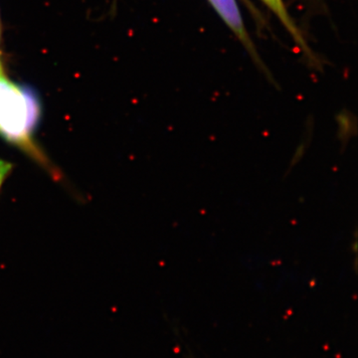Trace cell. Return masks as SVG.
<instances>
[{"mask_svg": "<svg viewBox=\"0 0 358 358\" xmlns=\"http://www.w3.org/2000/svg\"><path fill=\"white\" fill-rule=\"evenodd\" d=\"M262 1L268 7V9H271L273 13L279 18L282 24L288 29L289 34L294 37V40H296L299 44H301V46L305 47V49H307L305 41H303L300 31L296 29L293 20H292L284 1H282V0H262Z\"/></svg>", "mask_w": 358, "mask_h": 358, "instance_id": "cell-3", "label": "cell"}, {"mask_svg": "<svg viewBox=\"0 0 358 358\" xmlns=\"http://www.w3.org/2000/svg\"><path fill=\"white\" fill-rule=\"evenodd\" d=\"M11 169H13V166L10 162L0 157V187L3 185L8 174L10 173Z\"/></svg>", "mask_w": 358, "mask_h": 358, "instance_id": "cell-4", "label": "cell"}, {"mask_svg": "<svg viewBox=\"0 0 358 358\" xmlns=\"http://www.w3.org/2000/svg\"><path fill=\"white\" fill-rule=\"evenodd\" d=\"M0 76H2V67H1V62H0Z\"/></svg>", "mask_w": 358, "mask_h": 358, "instance_id": "cell-5", "label": "cell"}, {"mask_svg": "<svg viewBox=\"0 0 358 358\" xmlns=\"http://www.w3.org/2000/svg\"><path fill=\"white\" fill-rule=\"evenodd\" d=\"M41 105L31 89L0 76V136L32 155H39L34 136Z\"/></svg>", "mask_w": 358, "mask_h": 358, "instance_id": "cell-1", "label": "cell"}, {"mask_svg": "<svg viewBox=\"0 0 358 358\" xmlns=\"http://www.w3.org/2000/svg\"><path fill=\"white\" fill-rule=\"evenodd\" d=\"M0 40H1V22H0Z\"/></svg>", "mask_w": 358, "mask_h": 358, "instance_id": "cell-6", "label": "cell"}, {"mask_svg": "<svg viewBox=\"0 0 358 358\" xmlns=\"http://www.w3.org/2000/svg\"><path fill=\"white\" fill-rule=\"evenodd\" d=\"M208 1L240 41L249 49L250 52L254 53L253 43L245 28L243 18L236 0H208Z\"/></svg>", "mask_w": 358, "mask_h": 358, "instance_id": "cell-2", "label": "cell"}]
</instances>
